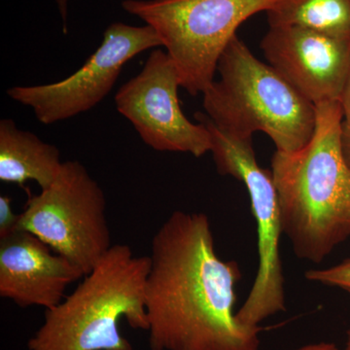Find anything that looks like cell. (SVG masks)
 I'll use <instances>...</instances> for the list:
<instances>
[{"label":"cell","mask_w":350,"mask_h":350,"mask_svg":"<svg viewBox=\"0 0 350 350\" xmlns=\"http://www.w3.org/2000/svg\"><path fill=\"white\" fill-rule=\"evenodd\" d=\"M148 256L151 350H259L261 328L244 325L234 310L241 269L218 256L206 214L174 211Z\"/></svg>","instance_id":"cell-1"},{"label":"cell","mask_w":350,"mask_h":350,"mask_svg":"<svg viewBox=\"0 0 350 350\" xmlns=\"http://www.w3.org/2000/svg\"><path fill=\"white\" fill-rule=\"evenodd\" d=\"M315 108L312 139L301 150H276L271 172L283 234L299 259L319 264L350 238V167L340 144V101Z\"/></svg>","instance_id":"cell-2"},{"label":"cell","mask_w":350,"mask_h":350,"mask_svg":"<svg viewBox=\"0 0 350 350\" xmlns=\"http://www.w3.org/2000/svg\"><path fill=\"white\" fill-rule=\"evenodd\" d=\"M149 256H135L115 244L84 275L72 293L45 310L42 325L27 342L29 350H133L119 329L125 319L148 331L145 284Z\"/></svg>","instance_id":"cell-3"},{"label":"cell","mask_w":350,"mask_h":350,"mask_svg":"<svg viewBox=\"0 0 350 350\" xmlns=\"http://www.w3.org/2000/svg\"><path fill=\"white\" fill-rule=\"evenodd\" d=\"M219 79L204 92L208 118L225 133L252 139L266 133L276 150H301L312 139L317 108L273 66L257 59L234 36L221 55Z\"/></svg>","instance_id":"cell-4"},{"label":"cell","mask_w":350,"mask_h":350,"mask_svg":"<svg viewBox=\"0 0 350 350\" xmlns=\"http://www.w3.org/2000/svg\"><path fill=\"white\" fill-rule=\"evenodd\" d=\"M275 0H124L122 7L155 29L172 57L181 87L204 94L239 25L267 12Z\"/></svg>","instance_id":"cell-5"},{"label":"cell","mask_w":350,"mask_h":350,"mask_svg":"<svg viewBox=\"0 0 350 350\" xmlns=\"http://www.w3.org/2000/svg\"><path fill=\"white\" fill-rule=\"evenodd\" d=\"M195 119L211 131V152L219 174L231 175L243 182L250 194L257 225L259 266L250 294L237 312V317L244 325L258 327L265 320L286 310L280 256L282 214L273 174L258 163L252 139H241L225 133L204 113H196Z\"/></svg>","instance_id":"cell-6"},{"label":"cell","mask_w":350,"mask_h":350,"mask_svg":"<svg viewBox=\"0 0 350 350\" xmlns=\"http://www.w3.org/2000/svg\"><path fill=\"white\" fill-rule=\"evenodd\" d=\"M20 230L41 239L85 275L112 246L105 192L78 161L64 162L49 187L29 194Z\"/></svg>","instance_id":"cell-7"},{"label":"cell","mask_w":350,"mask_h":350,"mask_svg":"<svg viewBox=\"0 0 350 350\" xmlns=\"http://www.w3.org/2000/svg\"><path fill=\"white\" fill-rule=\"evenodd\" d=\"M159 46L162 41L150 25L113 23L100 47L72 75L52 84L10 88L7 94L31 107L40 123L52 125L98 105L111 92L126 63Z\"/></svg>","instance_id":"cell-8"},{"label":"cell","mask_w":350,"mask_h":350,"mask_svg":"<svg viewBox=\"0 0 350 350\" xmlns=\"http://www.w3.org/2000/svg\"><path fill=\"white\" fill-rule=\"evenodd\" d=\"M180 76L167 52L155 50L142 71L115 96L120 114L133 124L145 144L161 152H180L200 158L211 152V131L189 121L179 103Z\"/></svg>","instance_id":"cell-9"},{"label":"cell","mask_w":350,"mask_h":350,"mask_svg":"<svg viewBox=\"0 0 350 350\" xmlns=\"http://www.w3.org/2000/svg\"><path fill=\"white\" fill-rule=\"evenodd\" d=\"M260 47L269 66L313 105L340 101L350 75V39L269 27Z\"/></svg>","instance_id":"cell-10"},{"label":"cell","mask_w":350,"mask_h":350,"mask_svg":"<svg viewBox=\"0 0 350 350\" xmlns=\"http://www.w3.org/2000/svg\"><path fill=\"white\" fill-rule=\"evenodd\" d=\"M84 275L31 232L20 230L0 239V297L20 308L51 310L66 298V288Z\"/></svg>","instance_id":"cell-11"},{"label":"cell","mask_w":350,"mask_h":350,"mask_svg":"<svg viewBox=\"0 0 350 350\" xmlns=\"http://www.w3.org/2000/svg\"><path fill=\"white\" fill-rule=\"evenodd\" d=\"M63 163L61 152L31 131L20 130L12 119L0 121V180L25 187L34 181L41 190L55 181Z\"/></svg>","instance_id":"cell-12"},{"label":"cell","mask_w":350,"mask_h":350,"mask_svg":"<svg viewBox=\"0 0 350 350\" xmlns=\"http://www.w3.org/2000/svg\"><path fill=\"white\" fill-rule=\"evenodd\" d=\"M269 27H299L350 39V0H275Z\"/></svg>","instance_id":"cell-13"},{"label":"cell","mask_w":350,"mask_h":350,"mask_svg":"<svg viewBox=\"0 0 350 350\" xmlns=\"http://www.w3.org/2000/svg\"><path fill=\"white\" fill-rule=\"evenodd\" d=\"M305 276L308 282L338 288L350 295V256L329 268L308 269Z\"/></svg>","instance_id":"cell-14"},{"label":"cell","mask_w":350,"mask_h":350,"mask_svg":"<svg viewBox=\"0 0 350 350\" xmlns=\"http://www.w3.org/2000/svg\"><path fill=\"white\" fill-rule=\"evenodd\" d=\"M20 214L14 213L12 200L5 195L0 196V239L19 231Z\"/></svg>","instance_id":"cell-15"},{"label":"cell","mask_w":350,"mask_h":350,"mask_svg":"<svg viewBox=\"0 0 350 350\" xmlns=\"http://www.w3.org/2000/svg\"><path fill=\"white\" fill-rule=\"evenodd\" d=\"M342 119L340 123V144L345 161L350 167V75L340 98Z\"/></svg>","instance_id":"cell-16"},{"label":"cell","mask_w":350,"mask_h":350,"mask_svg":"<svg viewBox=\"0 0 350 350\" xmlns=\"http://www.w3.org/2000/svg\"><path fill=\"white\" fill-rule=\"evenodd\" d=\"M57 9H59V16L63 22V31L64 33L66 34L68 32V3L69 0H56Z\"/></svg>","instance_id":"cell-17"},{"label":"cell","mask_w":350,"mask_h":350,"mask_svg":"<svg viewBox=\"0 0 350 350\" xmlns=\"http://www.w3.org/2000/svg\"><path fill=\"white\" fill-rule=\"evenodd\" d=\"M293 350H340L338 349L337 345L333 342H312V344H308L303 345V347H298V349Z\"/></svg>","instance_id":"cell-18"},{"label":"cell","mask_w":350,"mask_h":350,"mask_svg":"<svg viewBox=\"0 0 350 350\" xmlns=\"http://www.w3.org/2000/svg\"><path fill=\"white\" fill-rule=\"evenodd\" d=\"M342 350H350V328L347 332V338H345V347Z\"/></svg>","instance_id":"cell-19"}]
</instances>
